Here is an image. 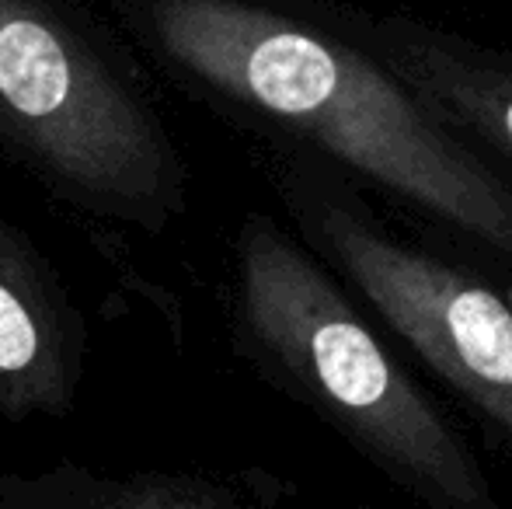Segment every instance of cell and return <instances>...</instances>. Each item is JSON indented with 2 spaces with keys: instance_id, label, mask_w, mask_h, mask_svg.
I'll return each mask as SVG.
<instances>
[{
  "instance_id": "52a82bcc",
  "label": "cell",
  "mask_w": 512,
  "mask_h": 509,
  "mask_svg": "<svg viewBox=\"0 0 512 509\" xmlns=\"http://www.w3.org/2000/svg\"><path fill=\"white\" fill-rule=\"evenodd\" d=\"M91 509H241V506H234L223 492L209 489L203 482L143 475V478H129V482L105 485Z\"/></svg>"
},
{
  "instance_id": "8992f818",
  "label": "cell",
  "mask_w": 512,
  "mask_h": 509,
  "mask_svg": "<svg viewBox=\"0 0 512 509\" xmlns=\"http://www.w3.org/2000/svg\"><path fill=\"white\" fill-rule=\"evenodd\" d=\"M377 35L387 63L418 102L512 157V74L415 25H384Z\"/></svg>"
},
{
  "instance_id": "7a4b0ae2",
  "label": "cell",
  "mask_w": 512,
  "mask_h": 509,
  "mask_svg": "<svg viewBox=\"0 0 512 509\" xmlns=\"http://www.w3.org/2000/svg\"><path fill=\"white\" fill-rule=\"evenodd\" d=\"M237 255L251 339L380 471L429 509H502L464 440L300 248L255 217Z\"/></svg>"
},
{
  "instance_id": "5b68a950",
  "label": "cell",
  "mask_w": 512,
  "mask_h": 509,
  "mask_svg": "<svg viewBox=\"0 0 512 509\" xmlns=\"http://www.w3.org/2000/svg\"><path fill=\"white\" fill-rule=\"evenodd\" d=\"M32 248L0 224V408L60 412L74 391L77 335Z\"/></svg>"
},
{
  "instance_id": "6da1fadb",
  "label": "cell",
  "mask_w": 512,
  "mask_h": 509,
  "mask_svg": "<svg viewBox=\"0 0 512 509\" xmlns=\"http://www.w3.org/2000/svg\"><path fill=\"white\" fill-rule=\"evenodd\" d=\"M140 35L199 84L512 258V192L363 53L248 0H136Z\"/></svg>"
},
{
  "instance_id": "3957f363",
  "label": "cell",
  "mask_w": 512,
  "mask_h": 509,
  "mask_svg": "<svg viewBox=\"0 0 512 509\" xmlns=\"http://www.w3.org/2000/svg\"><path fill=\"white\" fill-rule=\"evenodd\" d=\"M0 136L102 213L150 220L178 206L154 112L53 0H0Z\"/></svg>"
},
{
  "instance_id": "277c9868",
  "label": "cell",
  "mask_w": 512,
  "mask_h": 509,
  "mask_svg": "<svg viewBox=\"0 0 512 509\" xmlns=\"http://www.w3.org/2000/svg\"><path fill=\"white\" fill-rule=\"evenodd\" d=\"M304 220L363 297L512 447V311L467 272L391 241L321 192Z\"/></svg>"
}]
</instances>
